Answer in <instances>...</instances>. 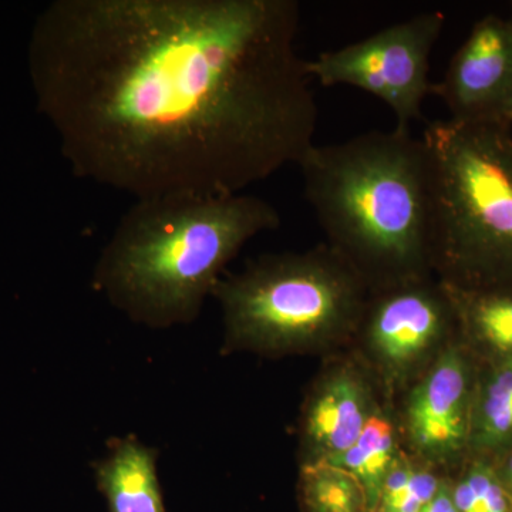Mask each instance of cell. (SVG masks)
<instances>
[{
	"instance_id": "6da1fadb",
	"label": "cell",
	"mask_w": 512,
	"mask_h": 512,
	"mask_svg": "<svg viewBox=\"0 0 512 512\" xmlns=\"http://www.w3.org/2000/svg\"><path fill=\"white\" fill-rule=\"evenodd\" d=\"M295 0H62L37 80L84 180L136 200L231 197L299 165L319 109Z\"/></svg>"
},
{
	"instance_id": "7a4b0ae2",
	"label": "cell",
	"mask_w": 512,
	"mask_h": 512,
	"mask_svg": "<svg viewBox=\"0 0 512 512\" xmlns=\"http://www.w3.org/2000/svg\"><path fill=\"white\" fill-rule=\"evenodd\" d=\"M326 245L370 292L430 278V164L410 130L313 146L298 165Z\"/></svg>"
},
{
	"instance_id": "3957f363",
	"label": "cell",
	"mask_w": 512,
	"mask_h": 512,
	"mask_svg": "<svg viewBox=\"0 0 512 512\" xmlns=\"http://www.w3.org/2000/svg\"><path fill=\"white\" fill-rule=\"evenodd\" d=\"M279 225L255 195L136 200L101 251L94 286L148 328L188 325L242 247Z\"/></svg>"
},
{
	"instance_id": "277c9868",
	"label": "cell",
	"mask_w": 512,
	"mask_h": 512,
	"mask_svg": "<svg viewBox=\"0 0 512 512\" xmlns=\"http://www.w3.org/2000/svg\"><path fill=\"white\" fill-rule=\"evenodd\" d=\"M423 141L433 275L456 288L512 286L511 126L434 121Z\"/></svg>"
},
{
	"instance_id": "5b68a950",
	"label": "cell",
	"mask_w": 512,
	"mask_h": 512,
	"mask_svg": "<svg viewBox=\"0 0 512 512\" xmlns=\"http://www.w3.org/2000/svg\"><path fill=\"white\" fill-rule=\"evenodd\" d=\"M370 291L323 244L262 255L224 275L212 298L224 316L222 352L268 359L338 355L352 345Z\"/></svg>"
},
{
	"instance_id": "8992f818",
	"label": "cell",
	"mask_w": 512,
	"mask_h": 512,
	"mask_svg": "<svg viewBox=\"0 0 512 512\" xmlns=\"http://www.w3.org/2000/svg\"><path fill=\"white\" fill-rule=\"evenodd\" d=\"M457 338L450 296L436 276L370 292L350 350L396 409Z\"/></svg>"
},
{
	"instance_id": "52a82bcc",
	"label": "cell",
	"mask_w": 512,
	"mask_h": 512,
	"mask_svg": "<svg viewBox=\"0 0 512 512\" xmlns=\"http://www.w3.org/2000/svg\"><path fill=\"white\" fill-rule=\"evenodd\" d=\"M443 13L414 16L375 35L308 60L322 86H349L373 94L392 109L400 130L420 119L431 93L430 56L444 28Z\"/></svg>"
},
{
	"instance_id": "ba28073f",
	"label": "cell",
	"mask_w": 512,
	"mask_h": 512,
	"mask_svg": "<svg viewBox=\"0 0 512 512\" xmlns=\"http://www.w3.org/2000/svg\"><path fill=\"white\" fill-rule=\"evenodd\" d=\"M478 360L454 339L396 406L404 450L450 474L470 454Z\"/></svg>"
},
{
	"instance_id": "9c48e42d",
	"label": "cell",
	"mask_w": 512,
	"mask_h": 512,
	"mask_svg": "<svg viewBox=\"0 0 512 512\" xmlns=\"http://www.w3.org/2000/svg\"><path fill=\"white\" fill-rule=\"evenodd\" d=\"M323 360L299 417V466L345 453L383 400L375 380L352 350Z\"/></svg>"
},
{
	"instance_id": "30bf717a",
	"label": "cell",
	"mask_w": 512,
	"mask_h": 512,
	"mask_svg": "<svg viewBox=\"0 0 512 512\" xmlns=\"http://www.w3.org/2000/svg\"><path fill=\"white\" fill-rule=\"evenodd\" d=\"M431 93L446 104L451 120L512 126L510 19L478 20Z\"/></svg>"
},
{
	"instance_id": "8fae6325",
	"label": "cell",
	"mask_w": 512,
	"mask_h": 512,
	"mask_svg": "<svg viewBox=\"0 0 512 512\" xmlns=\"http://www.w3.org/2000/svg\"><path fill=\"white\" fill-rule=\"evenodd\" d=\"M94 477L109 512H165L157 451L137 437L110 440L106 456L94 464Z\"/></svg>"
},
{
	"instance_id": "7c38bea8",
	"label": "cell",
	"mask_w": 512,
	"mask_h": 512,
	"mask_svg": "<svg viewBox=\"0 0 512 512\" xmlns=\"http://www.w3.org/2000/svg\"><path fill=\"white\" fill-rule=\"evenodd\" d=\"M443 285L456 315L457 338L471 355L478 362L512 360V286L464 289Z\"/></svg>"
},
{
	"instance_id": "4fadbf2b",
	"label": "cell",
	"mask_w": 512,
	"mask_h": 512,
	"mask_svg": "<svg viewBox=\"0 0 512 512\" xmlns=\"http://www.w3.org/2000/svg\"><path fill=\"white\" fill-rule=\"evenodd\" d=\"M512 447V360L478 362L470 454L494 460Z\"/></svg>"
},
{
	"instance_id": "5bb4252c",
	"label": "cell",
	"mask_w": 512,
	"mask_h": 512,
	"mask_svg": "<svg viewBox=\"0 0 512 512\" xmlns=\"http://www.w3.org/2000/svg\"><path fill=\"white\" fill-rule=\"evenodd\" d=\"M404 451L396 410L382 400L355 443L345 453L323 463L333 464L352 474L365 488L373 512L387 474Z\"/></svg>"
},
{
	"instance_id": "9a60e30c",
	"label": "cell",
	"mask_w": 512,
	"mask_h": 512,
	"mask_svg": "<svg viewBox=\"0 0 512 512\" xmlns=\"http://www.w3.org/2000/svg\"><path fill=\"white\" fill-rule=\"evenodd\" d=\"M296 495L301 512H372L362 484L323 461L299 466Z\"/></svg>"
},
{
	"instance_id": "2e32d148",
	"label": "cell",
	"mask_w": 512,
	"mask_h": 512,
	"mask_svg": "<svg viewBox=\"0 0 512 512\" xmlns=\"http://www.w3.org/2000/svg\"><path fill=\"white\" fill-rule=\"evenodd\" d=\"M446 473L404 451L387 474L373 512H421L440 490Z\"/></svg>"
},
{
	"instance_id": "e0dca14e",
	"label": "cell",
	"mask_w": 512,
	"mask_h": 512,
	"mask_svg": "<svg viewBox=\"0 0 512 512\" xmlns=\"http://www.w3.org/2000/svg\"><path fill=\"white\" fill-rule=\"evenodd\" d=\"M448 477L458 512H512L511 495L493 461L468 456Z\"/></svg>"
},
{
	"instance_id": "ac0fdd59",
	"label": "cell",
	"mask_w": 512,
	"mask_h": 512,
	"mask_svg": "<svg viewBox=\"0 0 512 512\" xmlns=\"http://www.w3.org/2000/svg\"><path fill=\"white\" fill-rule=\"evenodd\" d=\"M421 512H458L453 501V495H451L450 477H448V474L444 478L440 490L437 491V494L431 498L430 503Z\"/></svg>"
},
{
	"instance_id": "d6986e66",
	"label": "cell",
	"mask_w": 512,
	"mask_h": 512,
	"mask_svg": "<svg viewBox=\"0 0 512 512\" xmlns=\"http://www.w3.org/2000/svg\"><path fill=\"white\" fill-rule=\"evenodd\" d=\"M491 461H493L495 471H497L501 483L504 484L505 490L508 491L512 498V447Z\"/></svg>"
},
{
	"instance_id": "ffe728a7",
	"label": "cell",
	"mask_w": 512,
	"mask_h": 512,
	"mask_svg": "<svg viewBox=\"0 0 512 512\" xmlns=\"http://www.w3.org/2000/svg\"><path fill=\"white\" fill-rule=\"evenodd\" d=\"M508 19H510V22L512 23V3H511V16Z\"/></svg>"
}]
</instances>
